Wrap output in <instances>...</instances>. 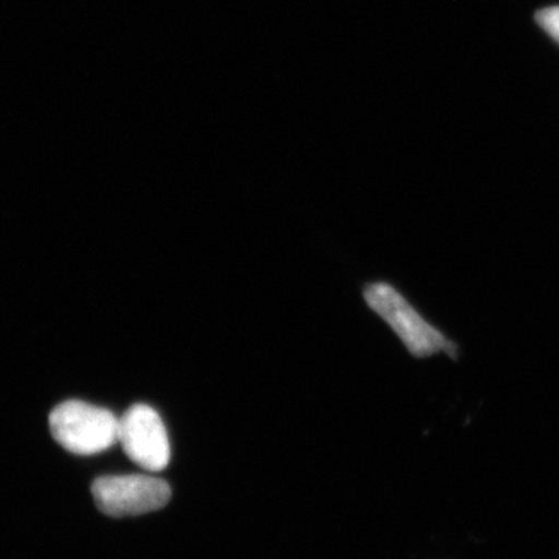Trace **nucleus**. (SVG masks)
<instances>
[{
    "label": "nucleus",
    "mask_w": 559,
    "mask_h": 559,
    "mask_svg": "<svg viewBox=\"0 0 559 559\" xmlns=\"http://www.w3.org/2000/svg\"><path fill=\"white\" fill-rule=\"evenodd\" d=\"M53 439L76 455H95L119 441V418L84 401H66L50 414Z\"/></svg>",
    "instance_id": "obj_1"
},
{
    "label": "nucleus",
    "mask_w": 559,
    "mask_h": 559,
    "mask_svg": "<svg viewBox=\"0 0 559 559\" xmlns=\"http://www.w3.org/2000/svg\"><path fill=\"white\" fill-rule=\"evenodd\" d=\"M366 301L371 310L381 316L403 341L412 355L417 358H428L437 353H452L454 345L443 336L436 326L423 319L414 307L403 296L388 285L374 283L364 290Z\"/></svg>",
    "instance_id": "obj_2"
},
{
    "label": "nucleus",
    "mask_w": 559,
    "mask_h": 559,
    "mask_svg": "<svg viewBox=\"0 0 559 559\" xmlns=\"http://www.w3.org/2000/svg\"><path fill=\"white\" fill-rule=\"evenodd\" d=\"M92 496L110 518L140 516L164 509L171 499L167 481L145 474L103 476L92 484Z\"/></svg>",
    "instance_id": "obj_3"
},
{
    "label": "nucleus",
    "mask_w": 559,
    "mask_h": 559,
    "mask_svg": "<svg viewBox=\"0 0 559 559\" xmlns=\"http://www.w3.org/2000/svg\"><path fill=\"white\" fill-rule=\"evenodd\" d=\"M119 441L140 468L159 473L171 459L170 439L160 415L146 404H135L119 419Z\"/></svg>",
    "instance_id": "obj_4"
},
{
    "label": "nucleus",
    "mask_w": 559,
    "mask_h": 559,
    "mask_svg": "<svg viewBox=\"0 0 559 559\" xmlns=\"http://www.w3.org/2000/svg\"><path fill=\"white\" fill-rule=\"evenodd\" d=\"M536 21L544 31L554 36L559 43V7H550V9L538 11Z\"/></svg>",
    "instance_id": "obj_5"
}]
</instances>
